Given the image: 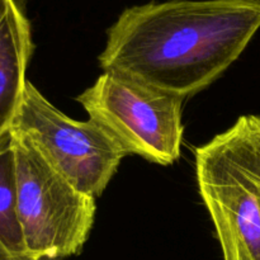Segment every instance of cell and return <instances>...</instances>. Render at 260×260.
Segmentation results:
<instances>
[{
    "instance_id": "6da1fadb",
    "label": "cell",
    "mask_w": 260,
    "mask_h": 260,
    "mask_svg": "<svg viewBox=\"0 0 260 260\" xmlns=\"http://www.w3.org/2000/svg\"><path fill=\"white\" fill-rule=\"evenodd\" d=\"M259 29L260 0L135 5L107 30L99 66L185 99L215 83Z\"/></svg>"
},
{
    "instance_id": "7a4b0ae2",
    "label": "cell",
    "mask_w": 260,
    "mask_h": 260,
    "mask_svg": "<svg viewBox=\"0 0 260 260\" xmlns=\"http://www.w3.org/2000/svg\"><path fill=\"white\" fill-rule=\"evenodd\" d=\"M194 156L223 260H260V116H240Z\"/></svg>"
},
{
    "instance_id": "3957f363",
    "label": "cell",
    "mask_w": 260,
    "mask_h": 260,
    "mask_svg": "<svg viewBox=\"0 0 260 260\" xmlns=\"http://www.w3.org/2000/svg\"><path fill=\"white\" fill-rule=\"evenodd\" d=\"M18 215L28 253L68 258L83 251L93 229L95 197L76 189L20 135L10 132Z\"/></svg>"
},
{
    "instance_id": "277c9868",
    "label": "cell",
    "mask_w": 260,
    "mask_h": 260,
    "mask_svg": "<svg viewBox=\"0 0 260 260\" xmlns=\"http://www.w3.org/2000/svg\"><path fill=\"white\" fill-rule=\"evenodd\" d=\"M76 101L126 155L168 167L182 154L184 99L131 76L103 71Z\"/></svg>"
},
{
    "instance_id": "5b68a950",
    "label": "cell",
    "mask_w": 260,
    "mask_h": 260,
    "mask_svg": "<svg viewBox=\"0 0 260 260\" xmlns=\"http://www.w3.org/2000/svg\"><path fill=\"white\" fill-rule=\"evenodd\" d=\"M10 132L27 139L76 189L95 198L127 156L103 127L63 114L29 80Z\"/></svg>"
},
{
    "instance_id": "8992f818",
    "label": "cell",
    "mask_w": 260,
    "mask_h": 260,
    "mask_svg": "<svg viewBox=\"0 0 260 260\" xmlns=\"http://www.w3.org/2000/svg\"><path fill=\"white\" fill-rule=\"evenodd\" d=\"M35 51L22 0H0V144L10 135L27 85Z\"/></svg>"
},
{
    "instance_id": "52a82bcc",
    "label": "cell",
    "mask_w": 260,
    "mask_h": 260,
    "mask_svg": "<svg viewBox=\"0 0 260 260\" xmlns=\"http://www.w3.org/2000/svg\"><path fill=\"white\" fill-rule=\"evenodd\" d=\"M0 260H33L18 215L14 150L10 135L0 144Z\"/></svg>"
},
{
    "instance_id": "ba28073f",
    "label": "cell",
    "mask_w": 260,
    "mask_h": 260,
    "mask_svg": "<svg viewBox=\"0 0 260 260\" xmlns=\"http://www.w3.org/2000/svg\"><path fill=\"white\" fill-rule=\"evenodd\" d=\"M38 260H62L61 258H50V256H43V258H40Z\"/></svg>"
}]
</instances>
